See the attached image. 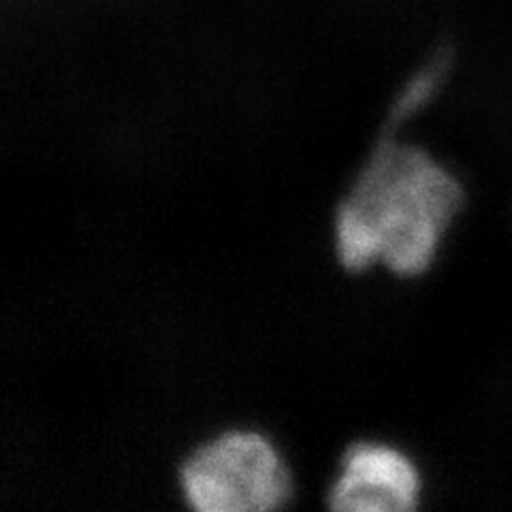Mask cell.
Instances as JSON below:
<instances>
[{
  "label": "cell",
  "mask_w": 512,
  "mask_h": 512,
  "mask_svg": "<svg viewBox=\"0 0 512 512\" xmlns=\"http://www.w3.org/2000/svg\"><path fill=\"white\" fill-rule=\"evenodd\" d=\"M463 207L457 175L416 143L382 137L335 205L331 244L350 274L380 265L419 278L440 256Z\"/></svg>",
  "instance_id": "cell-1"
},
{
  "label": "cell",
  "mask_w": 512,
  "mask_h": 512,
  "mask_svg": "<svg viewBox=\"0 0 512 512\" xmlns=\"http://www.w3.org/2000/svg\"><path fill=\"white\" fill-rule=\"evenodd\" d=\"M178 491L188 512H280L293 495V474L267 434L233 427L182 459Z\"/></svg>",
  "instance_id": "cell-2"
},
{
  "label": "cell",
  "mask_w": 512,
  "mask_h": 512,
  "mask_svg": "<svg viewBox=\"0 0 512 512\" xmlns=\"http://www.w3.org/2000/svg\"><path fill=\"white\" fill-rule=\"evenodd\" d=\"M423 472L404 448L357 440L340 457L327 487L329 512H419Z\"/></svg>",
  "instance_id": "cell-3"
},
{
  "label": "cell",
  "mask_w": 512,
  "mask_h": 512,
  "mask_svg": "<svg viewBox=\"0 0 512 512\" xmlns=\"http://www.w3.org/2000/svg\"><path fill=\"white\" fill-rule=\"evenodd\" d=\"M448 69H451L448 54H438L436 58H431L425 67L416 71L410 82L399 90L397 99L393 101L391 114H389V126L395 128L397 124H402L414 118L416 114H421V111L436 99Z\"/></svg>",
  "instance_id": "cell-4"
}]
</instances>
